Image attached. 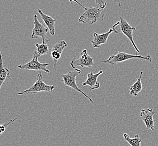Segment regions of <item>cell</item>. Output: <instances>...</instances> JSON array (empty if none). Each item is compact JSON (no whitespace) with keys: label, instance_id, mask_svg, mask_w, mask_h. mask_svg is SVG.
<instances>
[{"label":"cell","instance_id":"1","mask_svg":"<svg viewBox=\"0 0 158 146\" xmlns=\"http://www.w3.org/2000/svg\"><path fill=\"white\" fill-rule=\"evenodd\" d=\"M103 10L98 5L94 7L89 6L86 8L85 12L80 17L79 22L85 24H93L97 22L103 21L104 15L102 13Z\"/></svg>","mask_w":158,"mask_h":146},{"label":"cell","instance_id":"2","mask_svg":"<svg viewBox=\"0 0 158 146\" xmlns=\"http://www.w3.org/2000/svg\"><path fill=\"white\" fill-rule=\"evenodd\" d=\"M119 19H120L119 21H118L113 26L112 29L114 32L116 33H119L121 32L125 36L127 37L128 40L130 41L134 48L136 49V52H140V50L136 45L133 38V33L134 32L136 31V28L131 26L128 24L127 21L121 16L119 17Z\"/></svg>","mask_w":158,"mask_h":146},{"label":"cell","instance_id":"3","mask_svg":"<svg viewBox=\"0 0 158 146\" xmlns=\"http://www.w3.org/2000/svg\"><path fill=\"white\" fill-rule=\"evenodd\" d=\"M55 88L54 85H47L43 81V77L42 73L40 71L37 75L36 82L30 88L27 89L24 91L18 93V95L28 94L29 93L36 94L41 92H52Z\"/></svg>","mask_w":158,"mask_h":146},{"label":"cell","instance_id":"4","mask_svg":"<svg viewBox=\"0 0 158 146\" xmlns=\"http://www.w3.org/2000/svg\"><path fill=\"white\" fill-rule=\"evenodd\" d=\"M133 58L144 60L149 61V62H152V58H151V56L149 55H148L144 57L141 55H134L130 54H127L125 52H118L116 55H112L110 56L108 60L103 61V62L112 65H116L120 62H122Z\"/></svg>","mask_w":158,"mask_h":146},{"label":"cell","instance_id":"5","mask_svg":"<svg viewBox=\"0 0 158 146\" xmlns=\"http://www.w3.org/2000/svg\"><path fill=\"white\" fill-rule=\"evenodd\" d=\"M81 73V70H80L79 69H74V70L73 71H69L67 74H64V75H61V76L63 79L64 84L65 85L68 86V87H70L73 89L74 90H75L76 91L81 93L84 96H85V97L87 98L92 104H94V102L91 99V98L89 97L87 94H86L85 93L82 91L77 85L76 82V77H77V76H78Z\"/></svg>","mask_w":158,"mask_h":146},{"label":"cell","instance_id":"6","mask_svg":"<svg viewBox=\"0 0 158 146\" xmlns=\"http://www.w3.org/2000/svg\"><path fill=\"white\" fill-rule=\"evenodd\" d=\"M34 28L33 29V33L30 36L31 38L35 39L38 38H42L43 43H47L49 42V40L47 36L48 28L39 21L38 16L37 15L34 16Z\"/></svg>","mask_w":158,"mask_h":146},{"label":"cell","instance_id":"7","mask_svg":"<svg viewBox=\"0 0 158 146\" xmlns=\"http://www.w3.org/2000/svg\"><path fill=\"white\" fill-rule=\"evenodd\" d=\"M70 65L74 69L76 67H91L94 66V58L88 54V51L85 49L80 53V57L77 58H73L70 62Z\"/></svg>","mask_w":158,"mask_h":146},{"label":"cell","instance_id":"8","mask_svg":"<svg viewBox=\"0 0 158 146\" xmlns=\"http://www.w3.org/2000/svg\"><path fill=\"white\" fill-rule=\"evenodd\" d=\"M48 65V63H40L38 61V58L33 57L31 61L26 64L20 65L17 67L23 70H38L40 71H43L47 73H49L50 71L47 69V66Z\"/></svg>","mask_w":158,"mask_h":146},{"label":"cell","instance_id":"9","mask_svg":"<svg viewBox=\"0 0 158 146\" xmlns=\"http://www.w3.org/2000/svg\"><path fill=\"white\" fill-rule=\"evenodd\" d=\"M155 111L152 109H141L140 113V118L143 120L146 125L148 129L154 131V122L155 120L153 119V116L155 114Z\"/></svg>","mask_w":158,"mask_h":146},{"label":"cell","instance_id":"10","mask_svg":"<svg viewBox=\"0 0 158 146\" xmlns=\"http://www.w3.org/2000/svg\"><path fill=\"white\" fill-rule=\"evenodd\" d=\"M67 46V43L64 41H61L60 42L56 43L54 46H53L52 49H50V52L52 56L53 60L54 61V65L55 67L57 61L61 58L62 53L64 51V48Z\"/></svg>","mask_w":158,"mask_h":146},{"label":"cell","instance_id":"11","mask_svg":"<svg viewBox=\"0 0 158 146\" xmlns=\"http://www.w3.org/2000/svg\"><path fill=\"white\" fill-rule=\"evenodd\" d=\"M103 73L102 70L97 74H94L93 72H90L88 74V78L85 82L82 83V86L85 87L88 85L89 87V90L93 91L95 89H97L100 88V83L98 82V78L99 75Z\"/></svg>","mask_w":158,"mask_h":146},{"label":"cell","instance_id":"12","mask_svg":"<svg viewBox=\"0 0 158 146\" xmlns=\"http://www.w3.org/2000/svg\"><path fill=\"white\" fill-rule=\"evenodd\" d=\"M113 32H114V31L112 28V29H110L109 31L106 32V33H104L98 34L97 33H94L93 34L94 39L91 41L93 47L98 48V47H100L102 45L105 44L107 41L109 36Z\"/></svg>","mask_w":158,"mask_h":146},{"label":"cell","instance_id":"13","mask_svg":"<svg viewBox=\"0 0 158 146\" xmlns=\"http://www.w3.org/2000/svg\"><path fill=\"white\" fill-rule=\"evenodd\" d=\"M38 13L40 14L43 20L44 23V24H46L47 27L48 28L49 33L52 35V36H55V23L57 21V19L53 18L50 16L46 15L43 12L42 10L40 9L38 10Z\"/></svg>","mask_w":158,"mask_h":146},{"label":"cell","instance_id":"14","mask_svg":"<svg viewBox=\"0 0 158 146\" xmlns=\"http://www.w3.org/2000/svg\"><path fill=\"white\" fill-rule=\"evenodd\" d=\"M1 61H0V89L1 88L3 83L6 80H11V78L10 76V71L7 67L3 65V59H2V55L1 52Z\"/></svg>","mask_w":158,"mask_h":146},{"label":"cell","instance_id":"15","mask_svg":"<svg viewBox=\"0 0 158 146\" xmlns=\"http://www.w3.org/2000/svg\"><path fill=\"white\" fill-rule=\"evenodd\" d=\"M143 74V71L140 73V76L137 79L136 82L134 83V84L130 87V94L131 96H134L135 97H137L138 94L143 89V84L141 82L142 75Z\"/></svg>","mask_w":158,"mask_h":146},{"label":"cell","instance_id":"16","mask_svg":"<svg viewBox=\"0 0 158 146\" xmlns=\"http://www.w3.org/2000/svg\"><path fill=\"white\" fill-rule=\"evenodd\" d=\"M35 46L37 47V51L34 52L33 57H36L37 58H40V56L42 55H46L50 52L47 43H42L38 44L36 43Z\"/></svg>","mask_w":158,"mask_h":146},{"label":"cell","instance_id":"17","mask_svg":"<svg viewBox=\"0 0 158 146\" xmlns=\"http://www.w3.org/2000/svg\"><path fill=\"white\" fill-rule=\"evenodd\" d=\"M123 137L125 140L131 146H141L142 140L140 139L138 134H136L133 138H131L127 133H125L123 134Z\"/></svg>","mask_w":158,"mask_h":146},{"label":"cell","instance_id":"18","mask_svg":"<svg viewBox=\"0 0 158 146\" xmlns=\"http://www.w3.org/2000/svg\"><path fill=\"white\" fill-rule=\"evenodd\" d=\"M16 119H17V118H16L13 119V120H10V121L9 122H6V123H5V124H3L0 125V134H2L3 133H4V132L5 131V130H6V128H7L8 126H9L13 122H15Z\"/></svg>","mask_w":158,"mask_h":146},{"label":"cell","instance_id":"19","mask_svg":"<svg viewBox=\"0 0 158 146\" xmlns=\"http://www.w3.org/2000/svg\"><path fill=\"white\" fill-rule=\"evenodd\" d=\"M95 3H97L98 5L100 6L102 9H104L106 7V3L104 1H102V0H95Z\"/></svg>","mask_w":158,"mask_h":146}]
</instances>
